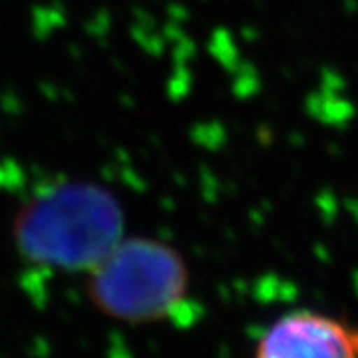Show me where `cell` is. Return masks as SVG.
<instances>
[{
    "label": "cell",
    "instance_id": "6da1fadb",
    "mask_svg": "<svg viewBox=\"0 0 358 358\" xmlns=\"http://www.w3.org/2000/svg\"><path fill=\"white\" fill-rule=\"evenodd\" d=\"M124 231V205L112 189L88 179H62L18 207L10 237L30 265L88 273L126 237Z\"/></svg>",
    "mask_w": 358,
    "mask_h": 358
},
{
    "label": "cell",
    "instance_id": "7a4b0ae2",
    "mask_svg": "<svg viewBox=\"0 0 358 358\" xmlns=\"http://www.w3.org/2000/svg\"><path fill=\"white\" fill-rule=\"evenodd\" d=\"M192 285L185 257L152 237H124L88 271L86 294L102 315L126 324H150L183 307Z\"/></svg>",
    "mask_w": 358,
    "mask_h": 358
},
{
    "label": "cell",
    "instance_id": "3957f363",
    "mask_svg": "<svg viewBox=\"0 0 358 358\" xmlns=\"http://www.w3.org/2000/svg\"><path fill=\"white\" fill-rule=\"evenodd\" d=\"M255 358H358V333L319 310H293L263 333Z\"/></svg>",
    "mask_w": 358,
    "mask_h": 358
}]
</instances>
